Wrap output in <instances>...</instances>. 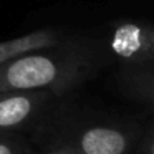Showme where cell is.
<instances>
[{
    "label": "cell",
    "mask_w": 154,
    "mask_h": 154,
    "mask_svg": "<svg viewBox=\"0 0 154 154\" xmlns=\"http://www.w3.org/2000/svg\"><path fill=\"white\" fill-rule=\"evenodd\" d=\"M103 66V51L70 37L50 48L28 51L0 66V91L47 90L57 96L88 81Z\"/></svg>",
    "instance_id": "cell-1"
},
{
    "label": "cell",
    "mask_w": 154,
    "mask_h": 154,
    "mask_svg": "<svg viewBox=\"0 0 154 154\" xmlns=\"http://www.w3.org/2000/svg\"><path fill=\"white\" fill-rule=\"evenodd\" d=\"M35 126V141L45 151L73 154H129L139 134L129 119L75 106L48 108Z\"/></svg>",
    "instance_id": "cell-2"
},
{
    "label": "cell",
    "mask_w": 154,
    "mask_h": 154,
    "mask_svg": "<svg viewBox=\"0 0 154 154\" xmlns=\"http://www.w3.org/2000/svg\"><path fill=\"white\" fill-rule=\"evenodd\" d=\"M108 47L119 66L154 65V30L147 22H116L108 37Z\"/></svg>",
    "instance_id": "cell-3"
},
{
    "label": "cell",
    "mask_w": 154,
    "mask_h": 154,
    "mask_svg": "<svg viewBox=\"0 0 154 154\" xmlns=\"http://www.w3.org/2000/svg\"><path fill=\"white\" fill-rule=\"evenodd\" d=\"M57 94L47 90L0 91V134L35 126Z\"/></svg>",
    "instance_id": "cell-4"
},
{
    "label": "cell",
    "mask_w": 154,
    "mask_h": 154,
    "mask_svg": "<svg viewBox=\"0 0 154 154\" xmlns=\"http://www.w3.org/2000/svg\"><path fill=\"white\" fill-rule=\"evenodd\" d=\"M68 38L70 37L63 30H57V28H40V30H35L32 33L22 35V37L4 40V42H0V66L5 65L7 61L23 55V53L55 47V45L63 43Z\"/></svg>",
    "instance_id": "cell-5"
},
{
    "label": "cell",
    "mask_w": 154,
    "mask_h": 154,
    "mask_svg": "<svg viewBox=\"0 0 154 154\" xmlns=\"http://www.w3.org/2000/svg\"><path fill=\"white\" fill-rule=\"evenodd\" d=\"M119 86L129 98L152 106L154 101V65H128L118 71Z\"/></svg>",
    "instance_id": "cell-6"
},
{
    "label": "cell",
    "mask_w": 154,
    "mask_h": 154,
    "mask_svg": "<svg viewBox=\"0 0 154 154\" xmlns=\"http://www.w3.org/2000/svg\"><path fill=\"white\" fill-rule=\"evenodd\" d=\"M0 154H28V146L17 136L0 134Z\"/></svg>",
    "instance_id": "cell-7"
},
{
    "label": "cell",
    "mask_w": 154,
    "mask_h": 154,
    "mask_svg": "<svg viewBox=\"0 0 154 154\" xmlns=\"http://www.w3.org/2000/svg\"><path fill=\"white\" fill-rule=\"evenodd\" d=\"M139 154H154V139H152V129L146 131L143 143H141V152Z\"/></svg>",
    "instance_id": "cell-8"
},
{
    "label": "cell",
    "mask_w": 154,
    "mask_h": 154,
    "mask_svg": "<svg viewBox=\"0 0 154 154\" xmlns=\"http://www.w3.org/2000/svg\"><path fill=\"white\" fill-rule=\"evenodd\" d=\"M40 154H73V152H68V151H43Z\"/></svg>",
    "instance_id": "cell-9"
}]
</instances>
